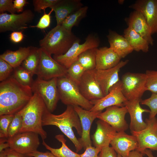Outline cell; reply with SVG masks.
<instances>
[{"label": "cell", "instance_id": "obj_1", "mask_svg": "<svg viewBox=\"0 0 157 157\" xmlns=\"http://www.w3.org/2000/svg\"><path fill=\"white\" fill-rule=\"evenodd\" d=\"M31 87L23 85L13 76L0 83V116L14 114L29 101L33 94Z\"/></svg>", "mask_w": 157, "mask_h": 157}, {"label": "cell", "instance_id": "obj_2", "mask_svg": "<svg viewBox=\"0 0 157 157\" xmlns=\"http://www.w3.org/2000/svg\"><path fill=\"white\" fill-rule=\"evenodd\" d=\"M43 126L53 125L57 127L74 145L77 152L83 148L74 134L72 128H74L78 135L81 136L82 128L79 117L72 106H67L65 110L62 113L53 114L46 108L42 119Z\"/></svg>", "mask_w": 157, "mask_h": 157}, {"label": "cell", "instance_id": "obj_3", "mask_svg": "<svg viewBox=\"0 0 157 157\" xmlns=\"http://www.w3.org/2000/svg\"><path fill=\"white\" fill-rule=\"evenodd\" d=\"M41 97L36 93H33L27 104L20 111L22 123L19 132H32L37 133L42 140L47 137V134L43 129L42 119L46 108Z\"/></svg>", "mask_w": 157, "mask_h": 157}, {"label": "cell", "instance_id": "obj_4", "mask_svg": "<svg viewBox=\"0 0 157 157\" xmlns=\"http://www.w3.org/2000/svg\"><path fill=\"white\" fill-rule=\"evenodd\" d=\"M79 39L72 32L61 25H56L39 41L40 48L50 55H60L66 53Z\"/></svg>", "mask_w": 157, "mask_h": 157}, {"label": "cell", "instance_id": "obj_5", "mask_svg": "<svg viewBox=\"0 0 157 157\" xmlns=\"http://www.w3.org/2000/svg\"><path fill=\"white\" fill-rule=\"evenodd\" d=\"M57 88L60 99L67 106H77L90 110L93 105L82 95L78 85L66 75L58 78Z\"/></svg>", "mask_w": 157, "mask_h": 157}, {"label": "cell", "instance_id": "obj_6", "mask_svg": "<svg viewBox=\"0 0 157 157\" xmlns=\"http://www.w3.org/2000/svg\"><path fill=\"white\" fill-rule=\"evenodd\" d=\"M57 80V78L48 80L37 78L31 87L33 93H36L40 96L47 110L51 113L55 110L60 100Z\"/></svg>", "mask_w": 157, "mask_h": 157}, {"label": "cell", "instance_id": "obj_7", "mask_svg": "<svg viewBox=\"0 0 157 157\" xmlns=\"http://www.w3.org/2000/svg\"><path fill=\"white\" fill-rule=\"evenodd\" d=\"M121 81L122 93L127 100L141 99L147 91L145 73L128 72L122 76Z\"/></svg>", "mask_w": 157, "mask_h": 157}, {"label": "cell", "instance_id": "obj_8", "mask_svg": "<svg viewBox=\"0 0 157 157\" xmlns=\"http://www.w3.org/2000/svg\"><path fill=\"white\" fill-rule=\"evenodd\" d=\"M80 40L79 39L65 54L53 55V58L67 69L77 60L78 56L83 52L89 49L97 48L99 45L100 41L95 35L90 34L87 37L83 43L80 44Z\"/></svg>", "mask_w": 157, "mask_h": 157}, {"label": "cell", "instance_id": "obj_9", "mask_svg": "<svg viewBox=\"0 0 157 157\" xmlns=\"http://www.w3.org/2000/svg\"><path fill=\"white\" fill-rule=\"evenodd\" d=\"M67 72V69L55 60L51 55L41 49L40 60L36 74L38 78L48 80L66 76Z\"/></svg>", "mask_w": 157, "mask_h": 157}, {"label": "cell", "instance_id": "obj_10", "mask_svg": "<svg viewBox=\"0 0 157 157\" xmlns=\"http://www.w3.org/2000/svg\"><path fill=\"white\" fill-rule=\"evenodd\" d=\"M39 135L32 132L19 133L7 138L9 148L26 155L37 150L40 144Z\"/></svg>", "mask_w": 157, "mask_h": 157}, {"label": "cell", "instance_id": "obj_11", "mask_svg": "<svg viewBox=\"0 0 157 157\" xmlns=\"http://www.w3.org/2000/svg\"><path fill=\"white\" fill-rule=\"evenodd\" d=\"M145 122L147 126L144 129L131 132L138 142V147L136 150L143 154L147 149L157 152V119L156 117L146 118Z\"/></svg>", "mask_w": 157, "mask_h": 157}, {"label": "cell", "instance_id": "obj_12", "mask_svg": "<svg viewBox=\"0 0 157 157\" xmlns=\"http://www.w3.org/2000/svg\"><path fill=\"white\" fill-rule=\"evenodd\" d=\"M34 14L30 10H24L19 14H0V32L19 31L25 29L33 20Z\"/></svg>", "mask_w": 157, "mask_h": 157}, {"label": "cell", "instance_id": "obj_13", "mask_svg": "<svg viewBox=\"0 0 157 157\" xmlns=\"http://www.w3.org/2000/svg\"><path fill=\"white\" fill-rule=\"evenodd\" d=\"M128 113L125 106H112L100 113L97 118L109 124L117 132L125 131L129 128L128 124L125 119V115Z\"/></svg>", "mask_w": 157, "mask_h": 157}, {"label": "cell", "instance_id": "obj_14", "mask_svg": "<svg viewBox=\"0 0 157 157\" xmlns=\"http://www.w3.org/2000/svg\"><path fill=\"white\" fill-rule=\"evenodd\" d=\"M129 62L128 60L121 61L115 67L108 69H94L95 79L104 96L108 93L111 88L120 80L119 75L120 70Z\"/></svg>", "mask_w": 157, "mask_h": 157}, {"label": "cell", "instance_id": "obj_15", "mask_svg": "<svg viewBox=\"0 0 157 157\" xmlns=\"http://www.w3.org/2000/svg\"><path fill=\"white\" fill-rule=\"evenodd\" d=\"M126 100L122 93L120 80L111 88L107 95L100 99L90 101L93 106L90 111L101 113L103 110L110 106H124Z\"/></svg>", "mask_w": 157, "mask_h": 157}, {"label": "cell", "instance_id": "obj_16", "mask_svg": "<svg viewBox=\"0 0 157 157\" xmlns=\"http://www.w3.org/2000/svg\"><path fill=\"white\" fill-rule=\"evenodd\" d=\"M94 69L85 71L78 85L81 94L90 101L100 99L104 96L95 79Z\"/></svg>", "mask_w": 157, "mask_h": 157}, {"label": "cell", "instance_id": "obj_17", "mask_svg": "<svg viewBox=\"0 0 157 157\" xmlns=\"http://www.w3.org/2000/svg\"><path fill=\"white\" fill-rule=\"evenodd\" d=\"M74 107L80 119L82 128L81 135L78 140L85 150L87 147L92 146L90 136L91 126L93 121L101 113L87 110L79 106Z\"/></svg>", "mask_w": 157, "mask_h": 157}, {"label": "cell", "instance_id": "obj_18", "mask_svg": "<svg viewBox=\"0 0 157 157\" xmlns=\"http://www.w3.org/2000/svg\"><path fill=\"white\" fill-rule=\"evenodd\" d=\"M129 7L142 13L152 35L157 33V0H138Z\"/></svg>", "mask_w": 157, "mask_h": 157}, {"label": "cell", "instance_id": "obj_19", "mask_svg": "<svg viewBox=\"0 0 157 157\" xmlns=\"http://www.w3.org/2000/svg\"><path fill=\"white\" fill-rule=\"evenodd\" d=\"M141 99L131 101L127 100L124 103L130 117L129 128L131 132H138L144 129L147 126V123L142 118L144 113H150V110L142 108L140 106Z\"/></svg>", "mask_w": 157, "mask_h": 157}, {"label": "cell", "instance_id": "obj_20", "mask_svg": "<svg viewBox=\"0 0 157 157\" xmlns=\"http://www.w3.org/2000/svg\"><path fill=\"white\" fill-rule=\"evenodd\" d=\"M110 144L117 154L123 157H128L131 151L136 150L138 147L135 137L124 131L117 132Z\"/></svg>", "mask_w": 157, "mask_h": 157}, {"label": "cell", "instance_id": "obj_21", "mask_svg": "<svg viewBox=\"0 0 157 157\" xmlns=\"http://www.w3.org/2000/svg\"><path fill=\"white\" fill-rule=\"evenodd\" d=\"M125 20L128 27L133 29L140 34L150 45H153L154 40L152 37L150 28L141 13L134 10Z\"/></svg>", "mask_w": 157, "mask_h": 157}, {"label": "cell", "instance_id": "obj_22", "mask_svg": "<svg viewBox=\"0 0 157 157\" xmlns=\"http://www.w3.org/2000/svg\"><path fill=\"white\" fill-rule=\"evenodd\" d=\"M96 124V130L92 136L94 147L101 149L109 146L117 132L110 125L102 120H98Z\"/></svg>", "mask_w": 157, "mask_h": 157}, {"label": "cell", "instance_id": "obj_23", "mask_svg": "<svg viewBox=\"0 0 157 157\" xmlns=\"http://www.w3.org/2000/svg\"><path fill=\"white\" fill-rule=\"evenodd\" d=\"M121 59L110 47L97 48L96 53L95 69L104 70L113 67L120 62Z\"/></svg>", "mask_w": 157, "mask_h": 157}, {"label": "cell", "instance_id": "obj_24", "mask_svg": "<svg viewBox=\"0 0 157 157\" xmlns=\"http://www.w3.org/2000/svg\"><path fill=\"white\" fill-rule=\"evenodd\" d=\"M83 6L80 0H59L51 9L53 10L57 25H60L69 15Z\"/></svg>", "mask_w": 157, "mask_h": 157}, {"label": "cell", "instance_id": "obj_25", "mask_svg": "<svg viewBox=\"0 0 157 157\" xmlns=\"http://www.w3.org/2000/svg\"><path fill=\"white\" fill-rule=\"evenodd\" d=\"M110 48L121 58H125L133 50L124 36L110 30L107 36Z\"/></svg>", "mask_w": 157, "mask_h": 157}, {"label": "cell", "instance_id": "obj_26", "mask_svg": "<svg viewBox=\"0 0 157 157\" xmlns=\"http://www.w3.org/2000/svg\"><path fill=\"white\" fill-rule=\"evenodd\" d=\"M31 47H20L15 51L7 50L0 55V58L3 60L14 69L20 66L29 54Z\"/></svg>", "mask_w": 157, "mask_h": 157}, {"label": "cell", "instance_id": "obj_27", "mask_svg": "<svg viewBox=\"0 0 157 157\" xmlns=\"http://www.w3.org/2000/svg\"><path fill=\"white\" fill-rule=\"evenodd\" d=\"M124 36L133 51H142L144 53H147L149 51L150 45L149 43L133 29L128 27L124 29Z\"/></svg>", "mask_w": 157, "mask_h": 157}, {"label": "cell", "instance_id": "obj_28", "mask_svg": "<svg viewBox=\"0 0 157 157\" xmlns=\"http://www.w3.org/2000/svg\"><path fill=\"white\" fill-rule=\"evenodd\" d=\"M41 54V49L31 47L29 54L22 63L21 66L33 76L36 75Z\"/></svg>", "mask_w": 157, "mask_h": 157}, {"label": "cell", "instance_id": "obj_29", "mask_svg": "<svg viewBox=\"0 0 157 157\" xmlns=\"http://www.w3.org/2000/svg\"><path fill=\"white\" fill-rule=\"evenodd\" d=\"M55 137L61 143L60 148H52L48 145L44 140H42V144L56 157H80V154L73 151L68 147L66 143V140L63 135H57Z\"/></svg>", "mask_w": 157, "mask_h": 157}, {"label": "cell", "instance_id": "obj_30", "mask_svg": "<svg viewBox=\"0 0 157 157\" xmlns=\"http://www.w3.org/2000/svg\"><path fill=\"white\" fill-rule=\"evenodd\" d=\"M97 48L88 49L81 53L77 60L85 71L94 69L96 66V53Z\"/></svg>", "mask_w": 157, "mask_h": 157}, {"label": "cell", "instance_id": "obj_31", "mask_svg": "<svg viewBox=\"0 0 157 157\" xmlns=\"http://www.w3.org/2000/svg\"><path fill=\"white\" fill-rule=\"evenodd\" d=\"M88 9L87 6H83L67 17L61 25L66 29L72 31V28L77 26L85 17Z\"/></svg>", "mask_w": 157, "mask_h": 157}, {"label": "cell", "instance_id": "obj_32", "mask_svg": "<svg viewBox=\"0 0 157 157\" xmlns=\"http://www.w3.org/2000/svg\"><path fill=\"white\" fill-rule=\"evenodd\" d=\"M13 71V76L18 82L23 85L31 87L34 80L30 72L21 66L14 68Z\"/></svg>", "mask_w": 157, "mask_h": 157}, {"label": "cell", "instance_id": "obj_33", "mask_svg": "<svg viewBox=\"0 0 157 157\" xmlns=\"http://www.w3.org/2000/svg\"><path fill=\"white\" fill-rule=\"evenodd\" d=\"M85 70L77 60L67 69V76L72 81L78 85Z\"/></svg>", "mask_w": 157, "mask_h": 157}, {"label": "cell", "instance_id": "obj_34", "mask_svg": "<svg viewBox=\"0 0 157 157\" xmlns=\"http://www.w3.org/2000/svg\"><path fill=\"white\" fill-rule=\"evenodd\" d=\"M22 119L20 111L14 114L13 118L8 129V138L19 133L22 125Z\"/></svg>", "mask_w": 157, "mask_h": 157}, {"label": "cell", "instance_id": "obj_35", "mask_svg": "<svg viewBox=\"0 0 157 157\" xmlns=\"http://www.w3.org/2000/svg\"><path fill=\"white\" fill-rule=\"evenodd\" d=\"M146 76V89L152 93H157V70H147L145 73Z\"/></svg>", "mask_w": 157, "mask_h": 157}, {"label": "cell", "instance_id": "obj_36", "mask_svg": "<svg viewBox=\"0 0 157 157\" xmlns=\"http://www.w3.org/2000/svg\"><path fill=\"white\" fill-rule=\"evenodd\" d=\"M140 104L148 106L150 109L149 118L156 117L157 114V93H152L149 98L142 100Z\"/></svg>", "mask_w": 157, "mask_h": 157}, {"label": "cell", "instance_id": "obj_37", "mask_svg": "<svg viewBox=\"0 0 157 157\" xmlns=\"http://www.w3.org/2000/svg\"><path fill=\"white\" fill-rule=\"evenodd\" d=\"M14 114H6L0 116V137L8 138V129Z\"/></svg>", "mask_w": 157, "mask_h": 157}, {"label": "cell", "instance_id": "obj_38", "mask_svg": "<svg viewBox=\"0 0 157 157\" xmlns=\"http://www.w3.org/2000/svg\"><path fill=\"white\" fill-rule=\"evenodd\" d=\"M59 0H34L33 4L34 11L38 13H41L43 10L47 8H51L58 2Z\"/></svg>", "mask_w": 157, "mask_h": 157}, {"label": "cell", "instance_id": "obj_39", "mask_svg": "<svg viewBox=\"0 0 157 157\" xmlns=\"http://www.w3.org/2000/svg\"><path fill=\"white\" fill-rule=\"evenodd\" d=\"M14 69L9 63L0 58V81L2 82L10 77Z\"/></svg>", "mask_w": 157, "mask_h": 157}, {"label": "cell", "instance_id": "obj_40", "mask_svg": "<svg viewBox=\"0 0 157 157\" xmlns=\"http://www.w3.org/2000/svg\"><path fill=\"white\" fill-rule=\"evenodd\" d=\"M53 10H51L48 13H46L44 11V13L40 19L38 23L36 25L26 27L25 29L29 28H36L40 29H43L49 27L51 24V15L53 11Z\"/></svg>", "mask_w": 157, "mask_h": 157}, {"label": "cell", "instance_id": "obj_41", "mask_svg": "<svg viewBox=\"0 0 157 157\" xmlns=\"http://www.w3.org/2000/svg\"><path fill=\"white\" fill-rule=\"evenodd\" d=\"M8 11L11 14H15L16 10L14 6L13 0H0V13Z\"/></svg>", "mask_w": 157, "mask_h": 157}, {"label": "cell", "instance_id": "obj_42", "mask_svg": "<svg viewBox=\"0 0 157 157\" xmlns=\"http://www.w3.org/2000/svg\"><path fill=\"white\" fill-rule=\"evenodd\" d=\"M101 149L90 146L86 147L83 153L80 154V157H99L98 154Z\"/></svg>", "mask_w": 157, "mask_h": 157}, {"label": "cell", "instance_id": "obj_43", "mask_svg": "<svg viewBox=\"0 0 157 157\" xmlns=\"http://www.w3.org/2000/svg\"><path fill=\"white\" fill-rule=\"evenodd\" d=\"M117 154L112 147L108 146L101 149L99 157H117Z\"/></svg>", "mask_w": 157, "mask_h": 157}, {"label": "cell", "instance_id": "obj_44", "mask_svg": "<svg viewBox=\"0 0 157 157\" xmlns=\"http://www.w3.org/2000/svg\"><path fill=\"white\" fill-rule=\"evenodd\" d=\"M24 38V35L21 31H15L12 32L10 35V40L15 43H18L21 42Z\"/></svg>", "mask_w": 157, "mask_h": 157}, {"label": "cell", "instance_id": "obj_45", "mask_svg": "<svg viewBox=\"0 0 157 157\" xmlns=\"http://www.w3.org/2000/svg\"><path fill=\"white\" fill-rule=\"evenodd\" d=\"M14 6L16 12L21 13L24 11V8L27 3L26 0H13Z\"/></svg>", "mask_w": 157, "mask_h": 157}, {"label": "cell", "instance_id": "obj_46", "mask_svg": "<svg viewBox=\"0 0 157 157\" xmlns=\"http://www.w3.org/2000/svg\"><path fill=\"white\" fill-rule=\"evenodd\" d=\"M26 156H30L32 157H56L51 152L47 151L43 152L37 150Z\"/></svg>", "mask_w": 157, "mask_h": 157}, {"label": "cell", "instance_id": "obj_47", "mask_svg": "<svg viewBox=\"0 0 157 157\" xmlns=\"http://www.w3.org/2000/svg\"><path fill=\"white\" fill-rule=\"evenodd\" d=\"M7 157H26V156L13 150L9 148L6 149Z\"/></svg>", "mask_w": 157, "mask_h": 157}, {"label": "cell", "instance_id": "obj_48", "mask_svg": "<svg viewBox=\"0 0 157 157\" xmlns=\"http://www.w3.org/2000/svg\"><path fill=\"white\" fill-rule=\"evenodd\" d=\"M8 148H9V145L7 142V138H0V152Z\"/></svg>", "mask_w": 157, "mask_h": 157}, {"label": "cell", "instance_id": "obj_49", "mask_svg": "<svg viewBox=\"0 0 157 157\" xmlns=\"http://www.w3.org/2000/svg\"><path fill=\"white\" fill-rule=\"evenodd\" d=\"M143 154L141 152L135 150L131 151L128 157H143Z\"/></svg>", "mask_w": 157, "mask_h": 157}, {"label": "cell", "instance_id": "obj_50", "mask_svg": "<svg viewBox=\"0 0 157 157\" xmlns=\"http://www.w3.org/2000/svg\"><path fill=\"white\" fill-rule=\"evenodd\" d=\"M143 154L146 155L148 157H154L152 154V151L149 149H145L143 152Z\"/></svg>", "mask_w": 157, "mask_h": 157}, {"label": "cell", "instance_id": "obj_51", "mask_svg": "<svg viewBox=\"0 0 157 157\" xmlns=\"http://www.w3.org/2000/svg\"><path fill=\"white\" fill-rule=\"evenodd\" d=\"M0 157H7L6 149L0 152Z\"/></svg>", "mask_w": 157, "mask_h": 157}, {"label": "cell", "instance_id": "obj_52", "mask_svg": "<svg viewBox=\"0 0 157 157\" xmlns=\"http://www.w3.org/2000/svg\"><path fill=\"white\" fill-rule=\"evenodd\" d=\"M117 157H122L121 155H120V154H117Z\"/></svg>", "mask_w": 157, "mask_h": 157}, {"label": "cell", "instance_id": "obj_53", "mask_svg": "<svg viewBox=\"0 0 157 157\" xmlns=\"http://www.w3.org/2000/svg\"><path fill=\"white\" fill-rule=\"evenodd\" d=\"M26 157H32L31 156H26Z\"/></svg>", "mask_w": 157, "mask_h": 157}]
</instances>
